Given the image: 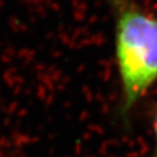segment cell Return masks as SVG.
Listing matches in <instances>:
<instances>
[{
    "label": "cell",
    "mask_w": 157,
    "mask_h": 157,
    "mask_svg": "<svg viewBox=\"0 0 157 157\" xmlns=\"http://www.w3.org/2000/svg\"><path fill=\"white\" fill-rule=\"evenodd\" d=\"M114 15V56L120 83L117 119L124 128L157 83V17L134 0H108Z\"/></svg>",
    "instance_id": "obj_1"
},
{
    "label": "cell",
    "mask_w": 157,
    "mask_h": 157,
    "mask_svg": "<svg viewBox=\"0 0 157 157\" xmlns=\"http://www.w3.org/2000/svg\"><path fill=\"white\" fill-rule=\"evenodd\" d=\"M152 134H154V148L151 154L148 157H157V106L155 107L152 117Z\"/></svg>",
    "instance_id": "obj_2"
}]
</instances>
